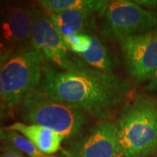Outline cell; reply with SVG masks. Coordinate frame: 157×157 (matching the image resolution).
<instances>
[{"label": "cell", "instance_id": "cell-15", "mask_svg": "<svg viewBox=\"0 0 157 157\" xmlns=\"http://www.w3.org/2000/svg\"><path fill=\"white\" fill-rule=\"evenodd\" d=\"M64 40L67 45L69 52L80 56L89 50L92 45V36L85 33L64 38Z\"/></svg>", "mask_w": 157, "mask_h": 157}, {"label": "cell", "instance_id": "cell-4", "mask_svg": "<svg viewBox=\"0 0 157 157\" xmlns=\"http://www.w3.org/2000/svg\"><path fill=\"white\" fill-rule=\"evenodd\" d=\"M44 57L32 45L15 49L0 68L3 101L7 107H16L25 96L39 88Z\"/></svg>", "mask_w": 157, "mask_h": 157}, {"label": "cell", "instance_id": "cell-22", "mask_svg": "<svg viewBox=\"0 0 157 157\" xmlns=\"http://www.w3.org/2000/svg\"><path fill=\"white\" fill-rule=\"evenodd\" d=\"M6 111H1L0 112V123H1V121H2V119L4 118V116H5V114H6ZM1 141V140H0Z\"/></svg>", "mask_w": 157, "mask_h": 157}, {"label": "cell", "instance_id": "cell-14", "mask_svg": "<svg viewBox=\"0 0 157 157\" xmlns=\"http://www.w3.org/2000/svg\"><path fill=\"white\" fill-rule=\"evenodd\" d=\"M0 140L9 143V146L21 153H25L30 157H43L45 155L39 151L31 140L16 131L8 130L6 128H0Z\"/></svg>", "mask_w": 157, "mask_h": 157}, {"label": "cell", "instance_id": "cell-2", "mask_svg": "<svg viewBox=\"0 0 157 157\" xmlns=\"http://www.w3.org/2000/svg\"><path fill=\"white\" fill-rule=\"evenodd\" d=\"M117 128L120 155H149L157 147V102L147 95H136L124 107Z\"/></svg>", "mask_w": 157, "mask_h": 157}, {"label": "cell", "instance_id": "cell-9", "mask_svg": "<svg viewBox=\"0 0 157 157\" xmlns=\"http://www.w3.org/2000/svg\"><path fill=\"white\" fill-rule=\"evenodd\" d=\"M33 20V8L24 6H7L0 23L3 40L16 49L31 45Z\"/></svg>", "mask_w": 157, "mask_h": 157}, {"label": "cell", "instance_id": "cell-5", "mask_svg": "<svg viewBox=\"0 0 157 157\" xmlns=\"http://www.w3.org/2000/svg\"><path fill=\"white\" fill-rule=\"evenodd\" d=\"M101 13L105 18V34L117 40L146 33L157 26V17L155 14L135 1H108Z\"/></svg>", "mask_w": 157, "mask_h": 157}, {"label": "cell", "instance_id": "cell-23", "mask_svg": "<svg viewBox=\"0 0 157 157\" xmlns=\"http://www.w3.org/2000/svg\"><path fill=\"white\" fill-rule=\"evenodd\" d=\"M113 157H124L123 155H120V154H119V155H115V156H113Z\"/></svg>", "mask_w": 157, "mask_h": 157}, {"label": "cell", "instance_id": "cell-17", "mask_svg": "<svg viewBox=\"0 0 157 157\" xmlns=\"http://www.w3.org/2000/svg\"><path fill=\"white\" fill-rule=\"evenodd\" d=\"M1 149L3 150V157H24L21 152L11 146H5L4 147H1Z\"/></svg>", "mask_w": 157, "mask_h": 157}, {"label": "cell", "instance_id": "cell-25", "mask_svg": "<svg viewBox=\"0 0 157 157\" xmlns=\"http://www.w3.org/2000/svg\"><path fill=\"white\" fill-rule=\"evenodd\" d=\"M0 157H3V155H0Z\"/></svg>", "mask_w": 157, "mask_h": 157}, {"label": "cell", "instance_id": "cell-20", "mask_svg": "<svg viewBox=\"0 0 157 157\" xmlns=\"http://www.w3.org/2000/svg\"><path fill=\"white\" fill-rule=\"evenodd\" d=\"M6 109H7V106L5 103V101L2 99H0V112L1 111H6Z\"/></svg>", "mask_w": 157, "mask_h": 157}, {"label": "cell", "instance_id": "cell-18", "mask_svg": "<svg viewBox=\"0 0 157 157\" xmlns=\"http://www.w3.org/2000/svg\"><path fill=\"white\" fill-rule=\"evenodd\" d=\"M148 90H157V71L155 73L154 76L150 79L149 85L147 86Z\"/></svg>", "mask_w": 157, "mask_h": 157}, {"label": "cell", "instance_id": "cell-16", "mask_svg": "<svg viewBox=\"0 0 157 157\" xmlns=\"http://www.w3.org/2000/svg\"><path fill=\"white\" fill-rule=\"evenodd\" d=\"M14 51V48L8 45L6 41L0 39V68L3 67V65L10 58Z\"/></svg>", "mask_w": 157, "mask_h": 157}, {"label": "cell", "instance_id": "cell-21", "mask_svg": "<svg viewBox=\"0 0 157 157\" xmlns=\"http://www.w3.org/2000/svg\"><path fill=\"white\" fill-rule=\"evenodd\" d=\"M3 95H4V87H3V82L0 78V99L3 100Z\"/></svg>", "mask_w": 157, "mask_h": 157}, {"label": "cell", "instance_id": "cell-24", "mask_svg": "<svg viewBox=\"0 0 157 157\" xmlns=\"http://www.w3.org/2000/svg\"><path fill=\"white\" fill-rule=\"evenodd\" d=\"M43 157H57V156H52V155H45V156Z\"/></svg>", "mask_w": 157, "mask_h": 157}, {"label": "cell", "instance_id": "cell-8", "mask_svg": "<svg viewBox=\"0 0 157 157\" xmlns=\"http://www.w3.org/2000/svg\"><path fill=\"white\" fill-rule=\"evenodd\" d=\"M66 157H113L118 153L117 124L101 121L65 149Z\"/></svg>", "mask_w": 157, "mask_h": 157}, {"label": "cell", "instance_id": "cell-19", "mask_svg": "<svg viewBox=\"0 0 157 157\" xmlns=\"http://www.w3.org/2000/svg\"><path fill=\"white\" fill-rule=\"evenodd\" d=\"M7 6L6 5H4V4H2V3H0V23H1V20H2V18L4 17V15H5V13H6V9H7Z\"/></svg>", "mask_w": 157, "mask_h": 157}, {"label": "cell", "instance_id": "cell-13", "mask_svg": "<svg viewBox=\"0 0 157 157\" xmlns=\"http://www.w3.org/2000/svg\"><path fill=\"white\" fill-rule=\"evenodd\" d=\"M82 61L89 67L105 73H113V66L106 46L95 36H92L90 49L81 55Z\"/></svg>", "mask_w": 157, "mask_h": 157}, {"label": "cell", "instance_id": "cell-3", "mask_svg": "<svg viewBox=\"0 0 157 157\" xmlns=\"http://www.w3.org/2000/svg\"><path fill=\"white\" fill-rule=\"evenodd\" d=\"M18 113L23 121L51 129L64 139L78 135L86 124L82 111L53 100L39 89L25 96L19 104Z\"/></svg>", "mask_w": 157, "mask_h": 157}, {"label": "cell", "instance_id": "cell-6", "mask_svg": "<svg viewBox=\"0 0 157 157\" xmlns=\"http://www.w3.org/2000/svg\"><path fill=\"white\" fill-rule=\"evenodd\" d=\"M31 45L39 51L45 59L58 66L60 70H73L84 64L82 59L69 53L67 45L49 15L35 8L31 32Z\"/></svg>", "mask_w": 157, "mask_h": 157}, {"label": "cell", "instance_id": "cell-10", "mask_svg": "<svg viewBox=\"0 0 157 157\" xmlns=\"http://www.w3.org/2000/svg\"><path fill=\"white\" fill-rule=\"evenodd\" d=\"M6 128L16 131L25 136L39 151L45 155L56 153L60 147L62 140H64L61 135L57 134L56 132L39 125L15 122L9 127H6Z\"/></svg>", "mask_w": 157, "mask_h": 157}, {"label": "cell", "instance_id": "cell-11", "mask_svg": "<svg viewBox=\"0 0 157 157\" xmlns=\"http://www.w3.org/2000/svg\"><path fill=\"white\" fill-rule=\"evenodd\" d=\"M94 12L86 10L67 11L49 14L57 31L64 38L75 34L84 33Z\"/></svg>", "mask_w": 157, "mask_h": 157}, {"label": "cell", "instance_id": "cell-12", "mask_svg": "<svg viewBox=\"0 0 157 157\" xmlns=\"http://www.w3.org/2000/svg\"><path fill=\"white\" fill-rule=\"evenodd\" d=\"M45 11L51 13L62 11L86 10L92 12L103 11L108 4L104 0H40L38 2Z\"/></svg>", "mask_w": 157, "mask_h": 157}, {"label": "cell", "instance_id": "cell-7", "mask_svg": "<svg viewBox=\"0 0 157 157\" xmlns=\"http://www.w3.org/2000/svg\"><path fill=\"white\" fill-rule=\"evenodd\" d=\"M118 41L131 77L139 82L150 80L157 71V27Z\"/></svg>", "mask_w": 157, "mask_h": 157}, {"label": "cell", "instance_id": "cell-1", "mask_svg": "<svg viewBox=\"0 0 157 157\" xmlns=\"http://www.w3.org/2000/svg\"><path fill=\"white\" fill-rule=\"evenodd\" d=\"M38 89L96 120L106 121L127 101L131 86L121 76L93 69L85 63L68 71L44 63Z\"/></svg>", "mask_w": 157, "mask_h": 157}]
</instances>
